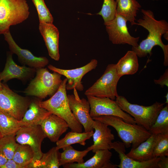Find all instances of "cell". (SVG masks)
Listing matches in <instances>:
<instances>
[{
  "instance_id": "6da1fadb",
  "label": "cell",
  "mask_w": 168,
  "mask_h": 168,
  "mask_svg": "<svg viewBox=\"0 0 168 168\" xmlns=\"http://www.w3.org/2000/svg\"><path fill=\"white\" fill-rule=\"evenodd\" d=\"M142 18L137 20L136 25L141 26L148 32L147 37L143 40L136 47H132V50L135 53L138 57H145L148 54L151 56L153 48L157 45L160 46L164 54V65H168V45L165 44L162 40V37L168 33V23L165 20H158L155 18L152 11L142 9Z\"/></svg>"
},
{
  "instance_id": "7a4b0ae2",
  "label": "cell",
  "mask_w": 168,
  "mask_h": 168,
  "mask_svg": "<svg viewBox=\"0 0 168 168\" xmlns=\"http://www.w3.org/2000/svg\"><path fill=\"white\" fill-rule=\"evenodd\" d=\"M92 119L114 128L126 148L131 146L132 148L137 147L152 135L149 131L143 127L137 124L127 123L118 116L102 115Z\"/></svg>"
},
{
  "instance_id": "3957f363",
  "label": "cell",
  "mask_w": 168,
  "mask_h": 168,
  "mask_svg": "<svg viewBox=\"0 0 168 168\" xmlns=\"http://www.w3.org/2000/svg\"><path fill=\"white\" fill-rule=\"evenodd\" d=\"M68 80H63L55 93L49 99L40 100L39 105L51 113L65 120L71 131L82 132V126L75 119L69 105L67 94L66 84Z\"/></svg>"
},
{
  "instance_id": "277c9868",
  "label": "cell",
  "mask_w": 168,
  "mask_h": 168,
  "mask_svg": "<svg viewBox=\"0 0 168 168\" xmlns=\"http://www.w3.org/2000/svg\"><path fill=\"white\" fill-rule=\"evenodd\" d=\"M35 74L23 92L26 96L41 100L54 95L63 81L61 74L54 72L51 73L46 68L36 69Z\"/></svg>"
},
{
  "instance_id": "5b68a950",
  "label": "cell",
  "mask_w": 168,
  "mask_h": 168,
  "mask_svg": "<svg viewBox=\"0 0 168 168\" xmlns=\"http://www.w3.org/2000/svg\"><path fill=\"white\" fill-rule=\"evenodd\" d=\"M115 100L121 109L133 117L137 124L148 131L164 107V104L158 102L149 106L133 104L130 103L125 97L119 95Z\"/></svg>"
},
{
  "instance_id": "8992f818",
  "label": "cell",
  "mask_w": 168,
  "mask_h": 168,
  "mask_svg": "<svg viewBox=\"0 0 168 168\" xmlns=\"http://www.w3.org/2000/svg\"><path fill=\"white\" fill-rule=\"evenodd\" d=\"M30 13L26 0H0V34L9 30L10 26L24 21Z\"/></svg>"
},
{
  "instance_id": "52a82bcc",
  "label": "cell",
  "mask_w": 168,
  "mask_h": 168,
  "mask_svg": "<svg viewBox=\"0 0 168 168\" xmlns=\"http://www.w3.org/2000/svg\"><path fill=\"white\" fill-rule=\"evenodd\" d=\"M120 78L116 64H109L103 75L86 91L84 94L86 96L106 97L114 100L119 96L117 86Z\"/></svg>"
},
{
  "instance_id": "ba28073f",
  "label": "cell",
  "mask_w": 168,
  "mask_h": 168,
  "mask_svg": "<svg viewBox=\"0 0 168 168\" xmlns=\"http://www.w3.org/2000/svg\"><path fill=\"white\" fill-rule=\"evenodd\" d=\"M31 100L29 97L20 95L5 84L0 88V110L20 120Z\"/></svg>"
},
{
  "instance_id": "9c48e42d",
  "label": "cell",
  "mask_w": 168,
  "mask_h": 168,
  "mask_svg": "<svg viewBox=\"0 0 168 168\" xmlns=\"http://www.w3.org/2000/svg\"><path fill=\"white\" fill-rule=\"evenodd\" d=\"M46 138L40 125L22 126L16 133V138L17 142L29 145L34 152L32 161L28 168H35L36 164L43 154L41 146L43 141Z\"/></svg>"
},
{
  "instance_id": "30bf717a",
  "label": "cell",
  "mask_w": 168,
  "mask_h": 168,
  "mask_svg": "<svg viewBox=\"0 0 168 168\" xmlns=\"http://www.w3.org/2000/svg\"><path fill=\"white\" fill-rule=\"evenodd\" d=\"M86 96L90 105V114L92 118L102 115L115 116L127 123L136 124L134 119L122 110L115 101L106 97Z\"/></svg>"
},
{
  "instance_id": "8fae6325",
  "label": "cell",
  "mask_w": 168,
  "mask_h": 168,
  "mask_svg": "<svg viewBox=\"0 0 168 168\" xmlns=\"http://www.w3.org/2000/svg\"><path fill=\"white\" fill-rule=\"evenodd\" d=\"M127 21L123 17L116 14L114 19L105 25L109 39L114 44H127L136 47L138 45L139 37L130 35L127 25Z\"/></svg>"
},
{
  "instance_id": "7c38bea8",
  "label": "cell",
  "mask_w": 168,
  "mask_h": 168,
  "mask_svg": "<svg viewBox=\"0 0 168 168\" xmlns=\"http://www.w3.org/2000/svg\"><path fill=\"white\" fill-rule=\"evenodd\" d=\"M73 90V94L68 95L69 105L73 115L83 127L84 132L93 131L94 120L90 114V104L85 99L80 98L75 88Z\"/></svg>"
},
{
  "instance_id": "4fadbf2b",
  "label": "cell",
  "mask_w": 168,
  "mask_h": 168,
  "mask_svg": "<svg viewBox=\"0 0 168 168\" xmlns=\"http://www.w3.org/2000/svg\"><path fill=\"white\" fill-rule=\"evenodd\" d=\"M98 64V61L95 59H92L89 63L85 65L75 69H65L57 68L51 64L48 66L50 70L57 72L66 77L68 81L66 84L67 90H73L82 91L84 86L81 81L83 77L87 73L95 69Z\"/></svg>"
},
{
  "instance_id": "5bb4252c",
  "label": "cell",
  "mask_w": 168,
  "mask_h": 168,
  "mask_svg": "<svg viewBox=\"0 0 168 168\" xmlns=\"http://www.w3.org/2000/svg\"><path fill=\"white\" fill-rule=\"evenodd\" d=\"M3 35L10 51L17 55L18 60L23 65L37 69L44 68L49 63V60L46 57L35 56L29 50L20 48L14 40L10 30Z\"/></svg>"
},
{
  "instance_id": "9a60e30c",
  "label": "cell",
  "mask_w": 168,
  "mask_h": 168,
  "mask_svg": "<svg viewBox=\"0 0 168 168\" xmlns=\"http://www.w3.org/2000/svg\"><path fill=\"white\" fill-rule=\"evenodd\" d=\"M12 54L10 51L7 53L4 68L0 73V80L5 83L15 78L25 82L33 77L35 74L36 69L25 65H17L13 60Z\"/></svg>"
},
{
  "instance_id": "2e32d148",
  "label": "cell",
  "mask_w": 168,
  "mask_h": 168,
  "mask_svg": "<svg viewBox=\"0 0 168 168\" xmlns=\"http://www.w3.org/2000/svg\"><path fill=\"white\" fill-rule=\"evenodd\" d=\"M110 147L111 149L114 150L119 154L120 162L117 166L119 168H158L157 163L160 159V157L147 161H139L126 155L125 147L123 142L119 141L112 142Z\"/></svg>"
},
{
  "instance_id": "e0dca14e",
  "label": "cell",
  "mask_w": 168,
  "mask_h": 168,
  "mask_svg": "<svg viewBox=\"0 0 168 168\" xmlns=\"http://www.w3.org/2000/svg\"><path fill=\"white\" fill-rule=\"evenodd\" d=\"M39 29L45 42L49 55L52 59L59 60L60 55L58 29L53 24L44 22H39Z\"/></svg>"
},
{
  "instance_id": "ac0fdd59",
  "label": "cell",
  "mask_w": 168,
  "mask_h": 168,
  "mask_svg": "<svg viewBox=\"0 0 168 168\" xmlns=\"http://www.w3.org/2000/svg\"><path fill=\"white\" fill-rule=\"evenodd\" d=\"M93 128L95 130L92 137L93 144L91 146L95 153L100 150L111 149L110 145L114 139V136L108 126L97 120H94Z\"/></svg>"
},
{
  "instance_id": "d6986e66",
  "label": "cell",
  "mask_w": 168,
  "mask_h": 168,
  "mask_svg": "<svg viewBox=\"0 0 168 168\" xmlns=\"http://www.w3.org/2000/svg\"><path fill=\"white\" fill-rule=\"evenodd\" d=\"M40 126L46 137L54 142L58 141L69 128L65 120L52 113L44 120Z\"/></svg>"
},
{
  "instance_id": "ffe728a7",
  "label": "cell",
  "mask_w": 168,
  "mask_h": 168,
  "mask_svg": "<svg viewBox=\"0 0 168 168\" xmlns=\"http://www.w3.org/2000/svg\"><path fill=\"white\" fill-rule=\"evenodd\" d=\"M90 159L82 163H72L63 166L64 168H117L110 161L112 153L109 150L96 151Z\"/></svg>"
},
{
  "instance_id": "44dd1931",
  "label": "cell",
  "mask_w": 168,
  "mask_h": 168,
  "mask_svg": "<svg viewBox=\"0 0 168 168\" xmlns=\"http://www.w3.org/2000/svg\"><path fill=\"white\" fill-rule=\"evenodd\" d=\"M42 100L37 97L31 99L28 109L20 120L21 126L40 125L44 120L51 114L40 106L39 102Z\"/></svg>"
},
{
  "instance_id": "7402d4cb",
  "label": "cell",
  "mask_w": 168,
  "mask_h": 168,
  "mask_svg": "<svg viewBox=\"0 0 168 168\" xmlns=\"http://www.w3.org/2000/svg\"><path fill=\"white\" fill-rule=\"evenodd\" d=\"M157 135L152 134L148 138L140 143L137 147L132 148L126 155L139 161H147L154 158L153 152Z\"/></svg>"
},
{
  "instance_id": "603a6c76",
  "label": "cell",
  "mask_w": 168,
  "mask_h": 168,
  "mask_svg": "<svg viewBox=\"0 0 168 168\" xmlns=\"http://www.w3.org/2000/svg\"><path fill=\"white\" fill-rule=\"evenodd\" d=\"M116 66L117 73L120 77L124 75L134 74L139 68L138 57L133 51H128L116 64Z\"/></svg>"
},
{
  "instance_id": "cb8c5ba5",
  "label": "cell",
  "mask_w": 168,
  "mask_h": 168,
  "mask_svg": "<svg viewBox=\"0 0 168 168\" xmlns=\"http://www.w3.org/2000/svg\"><path fill=\"white\" fill-rule=\"evenodd\" d=\"M116 14L124 18L132 25L136 24L137 12L141 6L137 0H116Z\"/></svg>"
},
{
  "instance_id": "d4e9b609",
  "label": "cell",
  "mask_w": 168,
  "mask_h": 168,
  "mask_svg": "<svg viewBox=\"0 0 168 168\" xmlns=\"http://www.w3.org/2000/svg\"><path fill=\"white\" fill-rule=\"evenodd\" d=\"M93 131L88 132H77L71 131L67 133L63 138L56 142V148L63 150L68 146L75 144H79L82 146L86 144V140L90 139L93 135Z\"/></svg>"
},
{
  "instance_id": "484cf974",
  "label": "cell",
  "mask_w": 168,
  "mask_h": 168,
  "mask_svg": "<svg viewBox=\"0 0 168 168\" xmlns=\"http://www.w3.org/2000/svg\"><path fill=\"white\" fill-rule=\"evenodd\" d=\"M91 150V146L84 150L79 151L74 149L71 145L68 146L63 150L62 152L60 153L59 165L60 166L75 162L82 163L84 162L83 158Z\"/></svg>"
},
{
  "instance_id": "4316f807",
  "label": "cell",
  "mask_w": 168,
  "mask_h": 168,
  "mask_svg": "<svg viewBox=\"0 0 168 168\" xmlns=\"http://www.w3.org/2000/svg\"><path fill=\"white\" fill-rule=\"evenodd\" d=\"M21 127L20 120L0 110V133L2 137L16 135Z\"/></svg>"
},
{
  "instance_id": "83f0119b",
  "label": "cell",
  "mask_w": 168,
  "mask_h": 168,
  "mask_svg": "<svg viewBox=\"0 0 168 168\" xmlns=\"http://www.w3.org/2000/svg\"><path fill=\"white\" fill-rule=\"evenodd\" d=\"M60 153L56 147L43 154L35 166V168H58Z\"/></svg>"
},
{
  "instance_id": "f1b7e54d",
  "label": "cell",
  "mask_w": 168,
  "mask_h": 168,
  "mask_svg": "<svg viewBox=\"0 0 168 168\" xmlns=\"http://www.w3.org/2000/svg\"><path fill=\"white\" fill-rule=\"evenodd\" d=\"M33 157V152L29 145L19 143L12 159L23 168H28Z\"/></svg>"
},
{
  "instance_id": "f546056e",
  "label": "cell",
  "mask_w": 168,
  "mask_h": 168,
  "mask_svg": "<svg viewBox=\"0 0 168 168\" xmlns=\"http://www.w3.org/2000/svg\"><path fill=\"white\" fill-rule=\"evenodd\" d=\"M149 131L152 134L168 133V104L161 110Z\"/></svg>"
},
{
  "instance_id": "4dcf8cb0",
  "label": "cell",
  "mask_w": 168,
  "mask_h": 168,
  "mask_svg": "<svg viewBox=\"0 0 168 168\" xmlns=\"http://www.w3.org/2000/svg\"><path fill=\"white\" fill-rule=\"evenodd\" d=\"M18 144L16 141V135L2 137L0 139V152L7 159H12Z\"/></svg>"
},
{
  "instance_id": "1f68e13d",
  "label": "cell",
  "mask_w": 168,
  "mask_h": 168,
  "mask_svg": "<svg viewBox=\"0 0 168 168\" xmlns=\"http://www.w3.org/2000/svg\"><path fill=\"white\" fill-rule=\"evenodd\" d=\"M116 0H103L101 9L97 14L102 16L105 25L115 17L116 14Z\"/></svg>"
},
{
  "instance_id": "d6a6232c",
  "label": "cell",
  "mask_w": 168,
  "mask_h": 168,
  "mask_svg": "<svg viewBox=\"0 0 168 168\" xmlns=\"http://www.w3.org/2000/svg\"><path fill=\"white\" fill-rule=\"evenodd\" d=\"M36 9L39 22L53 24V17L44 0H31Z\"/></svg>"
},
{
  "instance_id": "836d02e7",
  "label": "cell",
  "mask_w": 168,
  "mask_h": 168,
  "mask_svg": "<svg viewBox=\"0 0 168 168\" xmlns=\"http://www.w3.org/2000/svg\"><path fill=\"white\" fill-rule=\"evenodd\" d=\"M153 158L168 156V133L157 134L153 149Z\"/></svg>"
},
{
  "instance_id": "e575fe53",
  "label": "cell",
  "mask_w": 168,
  "mask_h": 168,
  "mask_svg": "<svg viewBox=\"0 0 168 168\" xmlns=\"http://www.w3.org/2000/svg\"><path fill=\"white\" fill-rule=\"evenodd\" d=\"M154 82L156 84L160 85L163 87L164 86H168V69L167 68L163 74L158 79H154Z\"/></svg>"
},
{
  "instance_id": "d590c367",
  "label": "cell",
  "mask_w": 168,
  "mask_h": 168,
  "mask_svg": "<svg viewBox=\"0 0 168 168\" xmlns=\"http://www.w3.org/2000/svg\"><path fill=\"white\" fill-rule=\"evenodd\" d=\"M2 168H23V167L13 159H7L5 164Z\"/></svg>"
},
{
  "instance_id": "8d00e7d4",
  "label": "cell",
  "mask_w": 168,
  "mask_h": 168,
  "mask_svg": "<svg viewBox=\"0 0 168 168\" xmlns=\"http://www.w3.org/2000/svg\"><path fill=\"white\" fill-rule=\"evenodd\" d=\"M160 157V159L157 163L158 168H168V156H162Z\"/></svg>"
},
{
  "instance_id": "74e56055",
  "label": "cell",
  "mask_w": 168,
  "mask_h": 168,
  "mask_svg": "<svg viewBox=\"0 0 168 168\" xmlns=\"http://www.w3.org/2000/svg\"><path fill=\"white\" fill-rule=\"evenodd\" d=\"M7 160V159L3 154L0 152V168H2L5 164Z\"/></svg>"
},
{
  "instance_id": "f35d334b",
  "label": "cell",
  "mask_w": 168,
  "mask_h": 168,
  "mask_svg": "<svg viewBox=\"0 0 168 168\" xmlns=\"http://www.w3.org/2000/svg\"><path fill=\"white\" fill-rule=\"evenodd\" d=\"M165 97L166 98V101L165 103H166V104H168V93H167V94H166V95L165 96Z\"/></svg>"
},
{
  "instance_id": "ab89813d",
  "label": "cell",
  "mask_w": 168,
  "mask_h": 168,
  "mask_svg": "<svg viewBox=\"0 0 168 168\" xmlns=\"http://www.w3.org/2000/svg\"><path fill=\"white\" fill-rule=\"evenodd\" d=\"M2 83H1V81L0 79V88L2 87Z\"/></svg>"
},
{
  "instance_id": "60d3db41",
  "label": "cell",
  "mask_w": 168,
  "mask_h": 168,
  "mask_svg": "<svg viewBox=\"0 0 168 168\" xmlns=\"http://www.w3.org/2000/svg\"><path fill=\"white\" fill-rule=\"evenodd\" d=\"M2 137V135L0 133V139H1Z\"/></svg>"
}]
</instances>
